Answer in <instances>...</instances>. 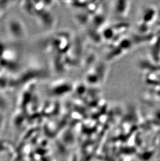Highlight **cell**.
Wrapping results in <instances>:
<instances>
[{
  "label": "cell",
  "instance_id": "cell-1",
  "mask_svg": "<svg viewBox=\"0 0 160 161\" xmlns=\"http://www.w3.org/2000/svg\"><path fill=\"white\" fill-rule=\"evenodd\" d=\"M158 18L160 19V9H159V13H158Z\"/></svg>",
  "mask_w": 160,
  "mask_h": 161
}]
</instances>
